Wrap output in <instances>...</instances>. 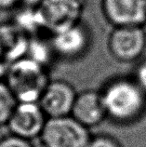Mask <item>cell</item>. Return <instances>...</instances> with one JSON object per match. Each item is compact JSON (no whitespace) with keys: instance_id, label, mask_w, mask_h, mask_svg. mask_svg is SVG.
Instances as JSON below:
<instances>
[{"instance_id":"6da1fadb","label":"cell","mask_w":146,"mask_h":147,"mask_svg":"<svg viewBox=\"0 0 146 147\" xmlns=\"http://www.w3.org/2000/svg\"><path fill=\"white\" fill-rule=\"evenodd\" d=\"M107 117L129 125L146 113V93L132 77L119 76L109 80L101 90Z\"/></svg>"},{"instance_id":"7a4b0ae2","label":"cell","mask_w":146,"mask_h":147,"mask_svg":"<svg viewBox=\"0 0 146 147\" xmlns=\"http://www.w3.org/2000/svg\"><path fill=\"white\" fill-rule=\"evenodd\" d=\"M49 80L48 68L27 57L9 63L4 77L18 102H38Z\"/></svg>"},{"instance_id":"3957f363","label":"cell","mask_w":146,"mask_h":147,"mask_svg":"<svg viewBox=\"0 0 146 147\" xmlns=\"http://www.w3.org/2000/svg\"><path fill=\"white\" fill-rule=\"evenodd\" d=\"M88 129L71 115L51 117L39 139L43 147H87L91 138Z\"/></svg>"},{"instance_id":"277c9868","label":"cell","mask_w":146,"mask_h":147,"mask_svg":"<svg viewBox=\"0 0 146 147\" xmlns=\"http://www.w3.org/2000/svg\"><path fill=\"white\" fill-rule=\"evenodd\" d=\"M107 49L119 63H130L140 60L146 49L143 26L113 27L107 38Z\"/></svg>"},{"instance_id":"5b68a950","label":"cell","mask_w":146,"mask_h":147,"mask_svg":"<svg viewBox=\"0 0 146 147\" xmlns=\"http://www.w3.org/2000/svg\"><path fill=\"white\" fill-rule=\"evenodd\" d=\"M86 7L87 0H44L38 9L50 36L81 22Z\"/></svg>"},{"instance_id":"8992f818","label":"cell","mask_w":146,"mask_h":147,"mask_svg":"<svg viewBox=\"0 0 146 147\" xmlns=\"http://www.w3.org/2000/svg\"><path fill=\"white\" fill-rule=\"evenodd\" d=\"M50 41L57 58L75 61L88 52L92 42L91 32L83 22L50 34Z\"/></svg>"},{"instance_id":"52a82bcc","label":"cell","mask_w":146,"mask_h":147,"mask_svg":"<svg viewBox=\"0 0 146 147\" xmlns=\"http://www.w3.org/2000/svg\"><path fill=\"white\" fill-rule=\"evenodd\" d=\"M47 120L38 102H18L6 126L9 133L32 141L40 137Z\"/></svg>"},{"instance_id":"ba28073f","label":"cell","mask_w":146,"mask_h":147,"mask_svg":"<svg viewBox=\"0 0 146 147\" xmlns=\"http://www.w3.org/2000/svg\"><path fill=\"white\" fill-rule=\"evenodd\" d=\"M77 95L73 85L65 80H49L38 100L48 118L70 115Z\"/></svg>"},{"instance_id":"9c48e42d","label":"cell","mask_w":146,"mask_h":147,"mask_svg":"<svg viewBox=\"0 0 146 147\" xmlns=\"http://www.w3.org/2000/svg\"><path fill=\"white\" fill-rule=\"evenodd\" d=\"M101 9L113 27L146 24V0H101Z\"/></svg>"},{"instance_id":"30bf717a","label":"cell","mask_w":146,"mask_h":147,"mask_svg":"<svg viewBox=\"0 0 146 147\" xmlns=\"http://www.w3.org/2000/svg\"><path fill=\"white\" fill-rule=\"evenodd\" d=\"M70 115L87 129L102 123L107 114L101 90H87L77 93Z\"/></svg>"},{"instance_id":"8fae6325","label":"cell","mask_w":146,"mask_h":147,"mask_svg":"<svg viewBox=\"0 0 146 147\" xmlns=\"http://www.w3.org/2000/svg\"><path fill=\"white\" fill-rule=\"evenodd\" d=\"M29 40L13 22H0V57L9 64L25 57Z\"/></svg>"},{"instance_id":"7c38bea8","label":"cell","mask_w":146,"mask_h":147,"mask_svg":"<svg viewBox=\"0 0 146 147\" xmlns=\"http://www.w3.org/2000/svg\"><path fill=\"white\" fill-rule=\"evenodd\" d=\"M11 18L13 22L22 32H24L29 37L42 36L47 34L45 29L44 22L38 7H29L19 6Z\"/></svg>"},{"instance_id":"4fadbf2b","label":"cell","mask_w":146,"mask_h":147,"mask_svg":"<svg viewBox=\"0 0 146 147\" xmlns=\"http://www.w3.org/2000/svg\"><path fill=\"white\" fill-rule=\"evenodd\" d=\"M25 57L48 69L49 65L57 59L50 41V36L48 38H46L44 34L30 37Z\"/></svg>"},{"instance_id":"5bb4252c","label":"cell","mask_w":146,"mask_h":147,"mask_svg":"<svg viewBox=\"0 0 146 147\" xmlns=\"http://www.w3.org/2000/svg\"><path fill=\"white\" fill-rule=\"evenodd\" d=\"M17 100L4 80H0V126H6L17 105Z\"/></svg>"},{"instance_id":"9a60e30c","label":"cell","mask_w":146,"mask_h":147,"mask_svg":"<svg viewBox=\"0 0 146 147\" xmlns=\"http://www.w3.org/2000/svg\"><path fill=\"white\" fill-rule=\"evenodd\" d=\"M87 147H123L117 139L107 134H99L90 138Z\"/></svg>"},{"instance_id":"2e32d148","label":"cell","mask_w":146,"mask_h":147,"mask_svg":"<svg viewBox=\"0 0 146 147\" xmlns=\"http://www.w3.org/2000/svg\"><path fill=\"white\" fill-rule=\"evenodd\" d=\"M0 147H34V146L33 145L30 140L9 133L0 138Z\"/></svg>"},{"instance_id":"e0dca14e","label":"cell","mask_w":146,"mask_h":147,"mask_svg":"<svg viewBox=\"0 0 146 147\" xmlns=\"http://www.w3.org/2000/svg\"><path fill=\"white\" fill-rule=\"evenodd\" d=\"M132 78L146 93V59L141 61L134 69Z\"/></svg>"},{"instance_id":"ac0fdd59","label":"cell","mask_w":146,"mask_h":147,"mask_svg":"<svg viewBox=\"0 0 146 147\" xmlns=\"http://www.w3.org/2000/svg\"><path fill=\"white\" fill-rule=\"evenodd\" d=\"M20 6V0H0V10H12Z\"/></svg>"},{"instance_id":"d6986e66","label":"cell","mask_w":146,"mask_h":147,"mask_svg":"<svg viewBox=\"0 0 146 147\" xmlns=\"http://www.w3.org/2000/svg\"><path fill=\"white\" fill-rule=\"evenodd\" d=\"M44 0H20V6L29 7H38Z\"/></svg>"},{"instance_id":"ffe728a7","label":"cell","mask_w":146,"mask_h":147,"mask_svg":"<svg viewBox=\"0 0 146 147\" xmlns=\"http://www.w3.org/2000/svg\"><path fill=\"white\" fill-rule=\"evenodd\" d=\"M7 66H9V63L0 57V80H2V78L5 77Z\"/></svg>"}]
</instances>
